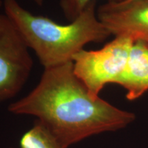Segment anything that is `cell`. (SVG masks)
<instances>
[{"label":"cell","instance_id":"3957f363","mask_svg":"<svg viewBox=\"0 0 148 148\" xmlns=\"http://www.w3.org/2000/svg\"><path fill=\"white\" fill-rule=\"evenodd\" d=\"M132 40L114 37L101 49H82L73 59V71L95 97L107 84H116L126 65Z\"/></svg>","mask_w":148,"mask_h":148},{"label":"cell","instance_id":"52a82bcc","mask_svg":"<svg viewBox=\"0 0 148 148\" xmlns=\"http://www.w3.org/2000/svg\"><path fill=\"white\" fill-rule=\"evenodd\" d=\"M20 146L21 148H62L58 140L38 120L22 136Z\"/></svg>","mask_w":148,"mask_h":148},{"label":"cell","instance_id":"30bf717a","mask_svg":"<svg viewBox=\"0 0 148 148\" xmlns=\"http://www.w3.org/2000/svg\"><path fill=\"white\" fill-rule=\"evenodd\" d=\"M3 1H4V0H0V8L3 6Z\"/></svg>","mask_w":148,"mask_h":148},{"label":"cell","instance_id":"7a4b0ae2","mask_svg":"<svg viewBox=\"0 0 148 148\" xmlns=\"http://www.w3.org/2000/svg\"><path fill=\"white\" fill-rule=\"evenodd\" d=\"M96 0L71 23H57L24 8L16 0H4V12L17 27L44 69L73 62L87 44L101 42L111 36L97 15Z\"/></svg>","mask_w":148,"mask_h":148},{"label":"cell","instance_id":"277c9868","mask_svg":"<svg viewBox=\"0 0 148 148\" xmlns=\"http://www.w3.org/2000/svg\"><path fill=\"white\" fill-rule=\"evenodd\" d=\"M17 27L0 14V102L16 96L28 79L33 60Z\"/></svg>","mask_w":148,"mask_h":148},{"label":"cell","instance_id":"8fae6325","mask_svg":"<svg viewBox=\"0 0 148 148\" xmlns=\"http://www.w3.org/2000/svg\"><path fill=\"white\" fill-rule=\"evenodd\" d=\"M10 148H12V147H10Z\"/></svg>","mask_w":148,"mask_h":148},{"label":"cell","instance_id":"6da1fadb","mask_svg":"<svg viewBox=\"0 0 148 148\" xmlns=\"http://www.w3.org/2000/svg\"><path fill=\"white\" fill-rule=\"evenodd\" d=\"M8 109L12 114L36 117L62 148L124 128L136 118L133 112L90 95L74 73L73 62L44 69L36 87Z\"/></svg>","mask_w":148,"mask_h":148},{"label":"cell","instance_id":"9c48e42d","mask_svg":"<svg viewBox=\"0 0 148 148\" xmlns=\"http://www.w3.org/2000/svg\"><path fill=\"white\" fill-rule=\"evenodd\" d=\"M29 1H33V2L38 5H42L44 3V0H29Z\"/></svg>","mask_w":148,"mask_h":148},{"label":"cell","instance_id":"8992f818","mask_svg":"<svg viewBox=\"0 0 148 148\" xmlns=\"http://www.w3.org/2000/svg\"><path fill=\"white\" fill-rule=\"evenodd\" d=\"M116 84L126 90V98L130 101L148 91V43H133L125 69Z\"/></svg>","mask_w":148,"mask_h":148},{"label":"cell","instance_id":"ba28073f","mask_svg":"<svg viewBox=\"0 0 148 148\" xmlns=\"http://www.w3.org/2000/svg\"><path fill=\"white\" fill-rule=\"evenodd\" d=\"M94 0H60L59 4L64 16L72 21L79 15L84 8ZM122 0H108L109 2H115Z\"/></svg>","mask_w":148,"mask_h":148},{"label":"cell","instance_id":"5b68a950","mask_svg":"<svg viewBox=\"0 0 148 148\" xmlns=\"http://www.w3.org/2000/svg\"><path fill=\"white\" fill-rule=\"evenodd\" d=\"M97 15L111 35L148 43V0H122L103 3Z\"/></svg>","mask_w":148,"mask_h":148}]
</instances>
